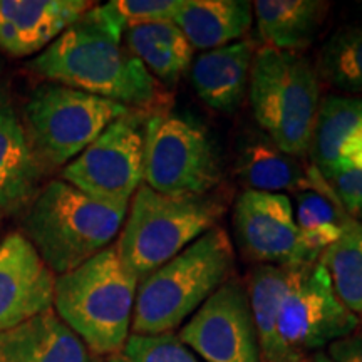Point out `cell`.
Here are the masks:
<instances>
[{"label":"cell","instance_id":"cell-2","mask_svg":"<svg viewBox=\"0 0 362 362\" xmlns=\"http://www.w3.org/2000/svg\"><path fill=\"white\" fill-rule=\"evenodd\" d=\"M235 248L214 226L138 282L131 330L139 336L173 332L232 277Z\"/></svg>","mask_w":362,"mask_h":362},{"label":"cell","instance_id":"cell-21","mask_svg":"<svg viewBox=\"0 0 362 362\" xmlns=\"http://www.w3.org/2000/svg\"><path fill=\"white\" fill-rule=\"evenodd\" d=\"M260 39L267 47L298 52L314 42L329 4L320 0H259L253 2Z\"/></svg>","mask_w":362,"mask_h":362},{"label":"cell","instance_id":"cell-14","mask_svg":"<svg viewBox=\"0 0 362 362\" xmlns=\"http://www.w3.org/2000/svg\"><path fill=\"white\" fill-rule=\"evenodd\" d=\"M94 6L86 0H0V49L12 57L42 52Z\"/></svg>","mask_w":362,"mask_h":362},{"label":"cell","instance_id":"cell-18","mask_svg":"<svg viewBox=\"0 0 362 362\" xmlns=\"http://www.w3.org/2000/svg\"><path fill=\"white\" fill-rule=\"evenodd\" d=\"M0 362H90L86 344L49 309L0 330Z\"/></svg>","mask_w":362,"mask_h":362},{"label":"cell","instance_id":"cell-12","mask_svg":"<svg viewBox=\"0 0 362 362\" xmlns=\"http://www.w3.org/2000/svg\"><path fill=\"white\" fill-rule=\"evenodd\" d=\"M235 242L257 265H305L292 200L282 193L245 189L233 206Z\"/></svg>","mask_w":362,"mask_h":362},{"label":"cell","instance_id":"cell-28","mask_svg":"<svg viewBox=\"0 0 362 362\" xmlns=\"http://www.w3.org/2000/svg\"><path fill=\"white\" fill-rule=\"evenodd\" d=\"M107 362H202L180 341L178 334L166 332L156 336L131 334L117 354Z\"/></svg>","mask_w":362,"mask_h":362},{"label":"cell","instance_id":"cell-26","mask_svg":"<svg viewBox=\"0 0 362 362\" xmlns=\"http://www.w3.org/2000/svg\"><path fill=\"white\" fill-rule=\"evenodd\" d=\"M319 79L342 93L362 98V27H342L317 56Z\"/></svg>","mask_w":362,"mask_h":362},{"label":"cell","instance_id":"cell-5","mask_svg":"<svg viewBox=\"0 0 362 362\" xmlns=\"http://www.w3.org/2000/svg\"><path fill=\"white\" fill-rule=\"evenodd\" d=\"M128 210L115 247L121 264L141 280L218 225L225 203L214 193L171 197L143 183Z\"/></svg>","mask_w":362,"mask_h":362},{"label":"cell","instance_id":"cell-7","mask_svg":"<svg viewBox=\"0 0 362 362\" xmlns=\"http://www.w3.org/2000/svg\"><path fill=\"white\" fill-rule=\"evenodd\" d=\"M223 181L215 139L205 126L171 111L144 123L143 183L171 197H205Z\"/></svg>","mask_w":362,"mask_h":362},{"label":"cell","instance_id":"cell-23","mask_svg":"<svg viewBox=\"0 0 362 362\" xmlns=\"http://www.w3.org/2000/svg\"><path fill=\"white\" fill-rule=\"evenodd\" d=\"M297 265H255L248 275L247 291L259 336L262 362H280L279 314Z\"/></svg>","mask_w":362,"mask_h":362},{"label":"cell","instance_id":"cell-29","mask_svg":"<svg viewBox=\"0 0 362 362\" xmlns=\"http://www.w3.org/2000/svg\"><path fill=\"white\" fill-rule=\"evenodd\" d=\"M332 189L347 215L362 221V168L330 171L320 175Z\"/></svg>","mask_w":362,"mask_h":362},{"label":"cell","instance_id":"cell-10","mask_svg":"<svg viewBox=\"0 0 362 362\" xmlns=\"http://www.w3.org/2000/svg\"><path fill=\"white\" fill-rule=\"evenodd\" d=\"M148 112L129 111L117 117L67 163L62 180L96 200L129 206L143 185L144 123Z\"/></svg>","mask_w":362,"mask_h":362},{"label":"cell","instance_id":"cell-25","mask_svg":"<svg viewBox=\"0 0 362 362\" xmlns=\"http://www.w3.org/2000/svg\"><path fill=\"white\" fill-rule=\"evenodd\" d=\"M319 264L327 270L342 304L362 315V221L347 218L332 245L325 248Z\"/></svg>","mask_w":362,"mask_h":362},{"label":"cell","instance_id":"cell-22","mask_svg":"<svg viewBox=\"0 0 362 362\" xmlns=\"http://www.w3.org/2000/svg\"><path fill=\"white\" fill-rule=\"evenodd\" d=\"M123 37L128 51L161 86L178 84L192 66V44L173 21L129 27Z\"/></svg>","mask_w":362,"mask_h":362},{"label":"cell","instance_id":"cell-31","mask_svg":"<svg viewBox=\"0 0 362 362\" xmlns=\"http://www.w3.org/2000/svg\"><path fill=\"white\" fill-rule=\"evenodd\" d=\"M305 362H332V361H330V357L322 351V352H317V354L312 356L310 359H307Z\"/></svg>","mask_w":362,"mask_h":362},{"label":"cell","instance_id":"cell-11","mask_svg":"<svg viewBox=\"0 0 362 362\" xmlns=\"http://www.w3.org/2000/svg\"><path fill=\"white\" fill-rule=\"evenodd\" d=\"M178 337L205 362H262L247 284L230 277L189 317Z\"/></svg>","mask_w":362,"mask_h":362},{"label":"cell","instance_id":"cell-3","mask_svg":"<svg viewBox=\"0 0 362 362\" xmlns=\"http://www.w3.org/2000/svg\"><path fill=\"white\" fill-rule=\"evenodd\" d=\"M128 208L96 200L64 180H54L27 206L22 230L59 277L110 247L123 228Z\"/></svg>","mask_w":362,"mask_h":362},{"label":"cell","instance_id":"cell-20","mask_svg":"<svg viewBox=\"0 0 362 362\" xmlns=\"http://www.w3.org/2000/svg\"><path fill=\"white\" fill-rule=\"evenodd\" d=\"M173 22L193 49L205 52L245 37L253 7L245 0H183Z\"/></svg>","mask_w":362,"mask_h":362},{"label":"cell","instance_id":"cell-16","mask_svg":"<svg viewBox=\"0 0 362 362\" xmlns=\"http://www.w3.org/2000/svg\"><path fill=\"white\" fill-rule=\"evenodd\" d=\"M255 51L252 40L242 39L202 52L189 66V78L198 98L214 111L235 115L248 93Z\"/></svg>","mask_w":362,"mask_h":362},{"label":"cell","instance_id":"cell-19","mask_svg":"<svg viewBox=\"0 0 362 362\" xmlns=\"http://www.w3.org/2000/svg\"><path fill=\"white\" fill-rule=\"evenodd\" d=\"M235 170L245 189L264 193H297L317 187L322 180L314 166L307 171L298 158L284 153L264 133L240 141Z\"/></svg>","mask_w":362,"mask_h":362},{"label":"cell","instance_id":"cell-24","mask_svg":"<svg viewBox=\"0 0 362 362\" xmlns=\"http://www.w3.org/2000/svg\"><path fill=\"white\" fill-rule=\"evenodd\" d=\"M293 197H296L293 215L300 233L302 247L307 260L315 264L325 248L339 238L349 215L344 211L324 178L317 187L293 193Z\"/></svg>","mask_w":362,"mask_h":362},{"label":"cell","instance_id":"cell-13","mask_svg":"<svg viewBox=\"0 0 362 362\" xmlns=\"http://www.w3.org/2000/svg\"><path fill=\"white\" fill-rule=\"evenodd\" d=\"M56 275L22 233L0 242V330L52 309Z\"/></svg>","mask_w":362,"mask_h":362},{"label":"cell","instance_id":"cell-27","mask_svg":"<svg viewBox=\"0 0 362 362\" xmlns=\"http://www.w3.org/2000/svg\"><path fill=\"white\" fill-rule=\"evenodd\" d=\"M183 0H112L96 6L104 21L124 35L129 27L173 21Z\"/></svg>","mask_w":362,"mask_h":362},{"label":"cell","instance_id":"cell-4","mask_svg":"<svg viewBox=\"0 0 362 362\" xmlns=\"http://www.w3.org/2000/svg\"><path fill=\"white\" fill-rule=\"evenodd\" d=\"M138 282L121 264L116 247H107L59 275L52 307L88 349L111 357L129 337Z\"/></svg>","mask_w":362,"mask_h":362},{"label":"cell","instance_id":"cell-9","mask_svg":"<svg viewBox=\"0 0 362 362\" xmlns=\"http://www.w3.org/2000/svg\"><path fill=\"white\" fill-rule=\"evenodd\" d=\"M359 325L319 262L297 265L279 314L280 362H305Z\"/></svg>","mask_w":362,"mask_h":362},{"label":"cell","instance_id":"cell-1","mask_svg":"<svg viewBox=\"0 0 362 362\" xmlns=\"http://www.w3.org/2000/svg\"><path fill=\"white\" fill-rule=\"evenodd\" d=\"M40 78L83 90L139 112L168 111L171 98L138 57L123 34L99 16L96 6L30 61Z\"/></svg>","mask_w":362,"mask_h":362},{"label":"cell","instance_id":"cell-15","mask_svg":"<svg viewBox=\"0 0 362 362\" xmlns=\"http://www.w3.org/2000/svg\"><path fill=\"white\" fill-rule=\"evenodd\" d=\"M309 156L320 175L362 168V98L320 99Z\"/></svg>","mask_w":362,"mask_h":362},{"label":"cell","instance_id":"cell-6","mask_svg":"<svg viewBox=\"0 0 362 362\" xmlns=\"http://www.w3.org/2000/svg\"><path fill=\"white\" fill-rule=\"evenodd\" d=\"M248 98L262 133L287 155H309L320 106L315 66L298 52L259 47L248 83Z\"/></svg>","mask_w":362,"mask_h":362},{"label":"cell","instance_id":"cell-8","mask_svg":"<svg viewBox=\"0 0 362 362\" xmlns=\"http://www.w3.org/2000/svg\"><path fill=\"white\" fill-rule=\"evenodd\" d=\"M133 110L56 83L40 84L29 98L22 124L45 173L78 158L112 121Z\"/></svg>","mask_w":362,"mask_h":362},{"label":"cell","instance_id":"cell-30","mask_svg":"<svg viewBox=\"0 0 362 362\" xmlns=\"http://www.w3.org/2000/svg\"><path fill=\"white\" fill-rule=\"evenodd\" d=\"M332 362H362V327L359 325L349 336L339 339L327 347Z\"/></svg>","mask_w":362,"mask_h":362},{"label":"cell","instance_id":"cell-17","mask_svg":"<svg viewBox=\"0 0 362 362\" xmlns=\"http://www.w3.org/2000/svg\"><path fill=\"white\" fill-rule=\"evenodd\" d=\"M44 175L19 115L0 104V214L27 210L40 192Z\"/></svg>","mask_w":362,"mask_h":362},{"label":"cell","instance_id":"cell-32","mask_svg":"<svg viewBox=\"0 0 362 362\" xmlns=\"http://www.w3.org/2000/svg\"><path fill=\"white\" fill-rule=\"evenodd\" d=\"M0 220H2V214H0Z\"/></svg>","mask_w":362,"mask_h":362}]
</instances>
